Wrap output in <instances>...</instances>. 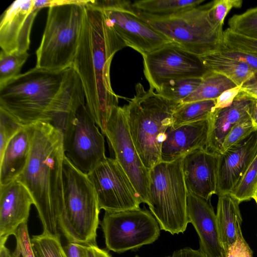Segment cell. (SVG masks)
Listing matches in <instances>:
<instances>
[{
  "mask_svg": "<svg viewBox=\"0 0 257 257\" xmlns=\"http://www.w3.org/2000/svg\"><path fill=\"white\" fill-rule=\"evenodd\" d=\"M187 214L199 236V249L208 257H223L216 214L210 200L188 191Z\"/></svg>",
  "mask_w": 257,
  "mask_h": 257,
  "instance_id": "cell-19",
  "label": "cell"
},
{
  "mask_svg": "<svg viewBox=\"0 0 257 257\" xmlns=\"http://www.w3.org/2000/svg\"><path fill=\"white\" fill-rule=\"evenodd\" d=\"M229 29L243 36L257 40V7L234 15L228 22Z\"/></svg>",
  "mask_w": 257,
  "mask_h": 257,
  "instance_id": "cell-32",
  "label": "cell"
},
{
  "mask_svg": "<svg viewBox=\"0 0 257 257\" xmlns=\"http://www.w3.org/2000/svg\"><path fill=\"white\" fill-rule=\"evenodd\" d=\"M240 0H215L210 3L208 9L209 17L212 22L218 27H222L224 20L232 8L242 6Z\"/></svg>",
  "mask_w": 257,
  "mask_h": 257,
  "instance_id": "cell-37",
  "label": "cell"
},
{
  "mask_svg": "<svg viewBox=\"0 0 257 257\" xmlns=\"http://www.w3.org/2000/svg\"><path fill=\"white\" fill-rule=\"evenodd\" d=\"M36 257V256H35Z\"/></svg>",
  "mask_w": 257,
  "mask_h": 257,
  "instance_id": "cell-50",
  "label": "cell"
},
{
  "mask_svg": "<svg viewBox=\"0 0 257 257\" xmlns=\"http://www.w3.org/2000/svg\"><path fill=\"white\" fill-rule=\"evenodd\" d=\"M216 99L182 103L173 114L172 125H179L209 119L215 111Z\"/></svg>",
  "mask_w": 257,
  "mask_h": 257,
  "instance_id": "cell-27",
  "label": "cell"
},
{
  "mask_svg": "<svg viewBox=\"0 0 257 257\" xmlns=\"http://www.w3.org/2000/svg\"><path fill=\"white\" fill-rule=\"evenodd\" d=\"M183 157L170 162L160 161L150 170L147 204L161 229L173 235L183 233L189 223Z\"/></svg>",
  "mask_w": 257,
  "mask_h": 257,
  "instance_id": "cell-8",
  "label": "cell"
},
{
  "mask_svg": "<svg viewBox=\"0 0 257 257\" xmlns=\"http://www.w3.org/2000/svg\"><path fill=\"white\" fill-rule=\"evenodd\" d=\"M114 152L115 159L128 176L142 203L147 204L150 170L144 165L129 131L122 107H114L103 134Z\"/></svg>",
  "mask_w": 257,
  "mask_h": 257,
  "instance_id": "cell-12",
  "label": "cell"
},
{
  "mask_svg": "<svg viewBox=\"0 0 257 257\" xmlns=\"http://www.w3.org/2000/svg\"><path fill=\"white\" fill-rule=\"evenodd\" d=\"M143 57L145 76L156 92L168 81L202 78L210 72L200 56L172 42Z\"/></svg>",
  "mask_w": 257,
  "mask_h": 257,
  "instance_id": "cell-11",
  "label": "cell"
},
{
  "mask_svg": "<svg viewBox=\"0 0 257 257\" xmlns=\"http://www.w3.org/2000/svg\"><path fill=\"white\" fill-rule=\"evenodd\" d=\"M236 85L226 77L210 71L202 78L198 88L183 103L216 99L224 91Z\"/></svg>",
  "mask_w": 257,
  "mask_h": 257,
  "instance_id": "cell-28",
  "label": "cell"
},
{
  "mask_svg": "<svg viewBox=\"0 0 257 257\" xmlns=\"http://www.w3.org/2000/svg\"><path fill=\"white\" fill-rule=\"evenodd\" d=\"M36 257H68L63 247L60 236L43 232L31 238Z\"/></svg>",
  "mask_w": 257,
  "mask_h": 257,
  "instance_id": "cell-30",
  "label": "cell"
},
{
  "mask_svg": "<svg viewBox=\"0 0 257 257\" xmlns=\"http://www.w3.org/2000/svg\"><path fill=\"white\" fill-rule=\"evenodd\" d=\"M64 206L59 221L60 230L68 242L96 244L100 207L93 186L87 175L64 157Z\"/></svg>",
  "mask_w": 257,
  "mask_h": 257,
  "instance_id": "cell-6",
  "label": "cell"
},
{
  "mask_svg": "<svg viewBox=\"0 0 257 257\" xmlns=\"http://www.w3.org/2000/svg\"><path fill=\"white\" fill-rule=\"evenodd\" d=\"M202 78H187L168 81L156 92L170 100L183 103L199 86Z\"/></svg>",
  "mask_w": 257,
  "mask_h": 257,
  "instance_id": "cell-29",
  "label": "cell"
},
{
  "mask_svg": "<svg viewBox=\"0 0 257 257\" xmlns=\"http://www.w3.org/2000/svg\"><path fill=\"white\" fill-rule=\"evenodd\" d=\"M34 124L24 126L8 143L0 157V186L15 180L27 165L31 148Z\"/></svg>",
  "mask_w": 257,
  "mask_h": 257,
  "instance_id": "cell-23",
  "label": "cell"
},
{
  "mask_svg": "<svg viewBox=\"0 0 257 257\" xmlns=\"http://www.w3.org/2000/svg\"><path fill=\"white\" fill-rule=\"evenodd\" d=\"M170 257H208L201 250L189 247L182 248L173 252Z\"/></svg>",
  "mask_w": 257,
  "mask_h": 257,
  "instance_id": "cell-44",
  "label": "cell"
},
{
  "mask_svg": "<svg viewBox=\"0 0 257 257\" xmlns=\"http://www.w3.org/2000/svg\"><path fill=\"white\" fill-rule=\"evenodd\" d=\"M252 199H253L255 200V201L257 204V188L255 189V192L253 194V195L252 196Z\"/></svg>",
  "mask_w": 257,
  "mask_h": 257,
  "instance_id": "cell-48",
  "label": "cell"
},
{
  "mask_svg": "<svg viewBox=\"0 0 257 257\" xmlns=\"http://www.w3.org/2000/svg\"><path fill=\"white\" fill-rule=\"evenodd\" d=\"M240 90L257 98V74L245 82L241 86Z\"/></svg>",
  "mask_w": 257,
  "mask_h": 257,
  "instance_id": "cell-45",
  "label": "cell"
},
{
  "mask_svg": "<svg viewBox=\"0 0 257 257\" xmlns=\"http://www.w3.org/2000/svg\"><path fill=\"white\" fill-rule=\"evenodd\" d=\"M16 245L12 257H35L30 237L27 223L21 224L14 235Z\"/></svg>",
  "mask_w": 257,
  "mask_h": 257,
  "instance_id": "cell-38",
  "label": "cell"
},
{
  "mask_svg": "<svg viewBox=\"0 0 257 257\" xmlns=\"http://www.w3.org/2000/svg\"><path fill=\"white\" fill-rule=\"evenodd\" d=\"M257 188V153L230 194L240 203L249 200Z\"/></svg>",
  "mask_w": 257,
  "mask_h": 257,
  "instance_id": "cell-31",
  "label": "cell"
},
{
  "mask_svg": "<svg viewBox=\"0 0 257 257\" xmlns=\"http://www.w3.org/2000/svg\"><path fill=\"white\" fill-rule=\"evenodd\" d=\"M251 96L240 90L232 103L216 108L209 118L206 149L220 154L223 140L231 128L248 114Z\"/></svg>",
  "mask_w": 257,
  "mask_h": 257,
  "instance_id": "cell-21",
  "label": "cell"
},
{
  "mask_svg": "<svg viewBox=\"0 0 257 257\" xmlns=\"http://www.w3.org/2000/svg\"><path fill=\"white\" fill-rule=\"evenodd\" d=\"M135 257H140V256L138 255H136ZM165 257H170V256H165Z\"/></svg>",
  "mask_w": 257,
  "mask_h": 257,
  "instance_id": "cell-49",
  "label": "cell"
},
{
  "mask_svg": "<svg viewBox=\"0 0 257 257\" xmlns=\"http://www.w3.org/2000/svg\"><path fill=\"white\" fill-rule=\"evenodd\" d=\"M62 133L65 157L83 174L87 175L106 158L103 135L86 104L68 120Z\"/></svg>",
  "mask_w": 257,
  "mask_h": 257,
  "instance_id": "cell-10",
  "label": "cell"
},
{
  "mask_svg": "<svg viewBox=\"0 0 257 257\" xmlns=\"http://www.w3.org/2000/svg\"><path fill=\"white\" fill-rule=\"evenodd\" d=\"M256 131L248 114L235 124L228 133L223 140L220 154L244 141Z\"/></svg>",
  "mask_w": 257,
  "mask_h": 257,
  "instance_id": "cell-34",
  "label": "cell"
},
{
  "mask_svg": "<svg viewBox=\"0 0 257 257\" xmlns=\"http://www.w3.org/2000/svg\"><path fill=\"white\" fill-rule=\"evenodd\" d=\"M136 93L122 106L132 139L145 166L150 170L161 161V151L173 114L182 103L167 99L140 83Z\"/></svg>",
  "mask_w": 257,
  "mask_h": 257,
  "instance_id": "cell-4",
  "label": "cell"
},
{
  "mask_svg": "<svg viewBox=\"0 0 257 257\" xmlns=\"http://www.w3.org/2000/svg\"><path fill=\"white\" fill-rule=\"evenodd\" d=\"M85 6L100 11L134 9L131 2L124 0H88Z\"/></svg>",
  "mask_w": 257,
  "mask_h": 257,
  "instance_id": "cell-39",
  "label": "cell"
},
{
  "mask_svg": "<svg viewBox=\"0 0 257 257\" xmlns=\"http://www.w3.org/2000/svg\"><path fill=\"white\" fill-rule=\"evenodd\" d=\"M32 204L30 193L18 180L0 186V244H5L21 224L27 223Z\"/></svg>",
  "mask_w": 257,
  "mask_h": 257,
  "instance_id": "cell-17",
  "label": "cell"
},
{
  "mask_svg": "<svg viewBox=\"0 0 257 257\" xmlns=\"http://www.w3.org/2000/svg\"><path fill=\"white\" fill-rule=\"evenodd\" d=\"M0 257H12V253L5 244H0Z\"/></svg>",
  "mask_w": 257,
  "mask_h": 257,
  "instance_id": "cell-47",
  "label": "cell"
},
{
  "mask_svg": "<svg viewBox=\"0 0 257 257\" xmlns=\"http://www.w3.org/2000/svg\"><path fill=\"white\" fill-rule=\"evenodd\" d=\"M218 157L206 148L184 156L182 170L188 191L207 200L216 194Z\"/></svg>",
  "mask_w": 257,
  "mask_h": 257,
  "instance_id": "cell-16",
  "label": "cell"
},
{
  "mask_svg": "<svg viewBox=\"0 0 257 257\" xmlns=\"http://www.w3.org/2000/svg\"><path fill=\"white\" fill-rule=\"evenodd\" d=\"M101 226L107 248L121 253L156 241L160 225L151 211L138 209L105 211Z\"/></svg>",
  "mask_w": 257,
  "mask_h": 257,
  "instance_id": "cell-9",
  "label": "cell"
},
{
  "mask_svg": "<svg viewBox=\"0 0 257 257\" xmlns=\"http://www.w3.org/2000/svg\"><path fill=\"white\" fill-rule=\"evenodd\" d=\"M200 58L209 71L226 77L236 86H241L256 74L245 63L225 56L219 52Z\"/></svg>",
  "mask_w": 257,
  "mask_h": 257,
  "instance_id": "cell-25",
  "label": "cell"
},
{
  "mask_svg": "<svg viewBox=\"0 0 257 257\" xmlns=\"http://www.w3.org/2000/svg\"><path fill=\"white\" fill-rule=\"evenodd\" d=\"M240 202L230 193L218 196L216 213L219 237L223 253L236 240L241 231L242 221L239 209Z\"/></svg>",
  "mask_w": 257,
  "mask_h": 257,
  "instance_id": "cell-24",
  "label": "cell"
},
{
  "mask_svg": "<svg viewBox=\"0 0 257 257\" xmlns=\"http://www.w3.org/2000/svg\"><path fill=\"white\" fill-rule=\"evenodd\" d=\"M28 52L7 53L1 51L0 53V87L18 75L29 57Z\"/></svg>",
  "mask_w": 257,
  "mask_h": 257,
  "instance_id": "cell-33",
  "label": "cell"
},
{
  "mask_svg": "<svg viewBox=\"0 0 257 257\" xmlns=\"http://www.w3.org/2000/svg\"><path fill=\"white\" fill-rule=\"evenodd\" d=\"M85 104L81 81L71 65L65 70L62 86L55 100L51 123L62 133L68 120Z\"/></svg>",
  "mask_w": 257,
  "mask_h": 257,
  "instance_id": "cell-22",
  "label": "cell"
},
{
  "mask_svg": "<svg viewBox=\"0 0 257 257\" xmlns=\"http://www.w3.org/2000/svg\"><path fill=\"white\" fill-rule=\"evenodd\" d=\"M204 0H142L132 4L137 11L156 16H169L201 5Z\"/></svg>",
  "mask_w": 257,
  "mask_h": 257,
  "instance_id": "cell-26",
  "label": "cell"
},
{
  "mask_svg": "<svg viewBox=\"0 0 257 257\" xmlns=\"http://www.w3.org/2000/svg\"><path fill=\"white\" fill-rule=\"evenodd\" d=\"M125 47L103 12L85 6L82 33L72 65L81 81L87 109L103 135L113 108L118 105L111 85V63L114 54Z\"/></svg>",
  "mask_w": 257,
  "mask_h": 257,
  "instance_id": "cell-1",
  "label": "cell"
},
{
  "mask_svg": "<svg viewBox=\"0 0 257 257\" xmlns=\"http://www.w3.org/2000/svg\"><path fill=\"white\" fill-rule=\"evenodd\" d=\"M66 69L54 71L35 67L20 74L0 87V108L24 126L51 123Z\"/></svg>",
  "mask_w": 257,
  "mask_h": 257,
  "instance_id": "cell-3",
  "label": "cell"
},
{
  "mask_svg": "<svg viewBox=\"0 0 257 257\" xmlns=\"http://www.w3.org/2000/svg\"><path fill=\"white\" fill-rule=\"evenodd\" d=\"M225 257H253L252 251L240 232L236 241L229 247Z\"/></svg>",
  "mask_w": 257,
  "mask_h": 257,
  "instance_id": "cell-40",
  "label": "cell"
},
{
  "mask_svg": "<svg viewBox=\"0 0 257 257\" xmlns=\"http://www.w3.org/2000/svg\"><path fill=\"white\" fill-rule=\"evenodd\" d=\"M86 2L70 0L48 8L45 30L36 53V67L59 71L72 65L81 38Z\"/></svg>",
  "mask_w": 257,
  "mask_h": 257,
  "instance_id": "cell-5",
  "label": "cell"
},
{
  "mask_svg": "<svg viewBox=\"0 0 257 257\" xmlns=\"http://www.w3.org/2000/svg\"><path fill=\"white\" fill-rule=\"evenodd\" d=\"M64 157L62 132L50 122L34 124L29 157L16 179L30 193L43 232L58 236L59 221L64 206Z\"/></svg>",
  "mask_w": 257,
  "mask_h": 257,
  "instance_id": "cell-2",
  "label": "cell"
},
{
  "mask_svg": "<svg viewBox=\"0 0 257 257\" xmlns=\"http://www.w3.org/2000/svg\"><path fill=\"white\" fill-rule=\"evenodd\" d=\"M87 177L93 186L100 209L119 211L140 208L142 202L139 195L115 159L106 157Z\"/></svg>",
  "mask_w": 257,
  "mask_h": 257,
  "instance_id": "cell-13",
  "label": "cell"
},
{
  "mask_svg": "<svg viewBox=\"0 0 257 257\" xmlns=\"http://www.w3.org/2000/svg\"><path fill=\"white\" fill-rule=\"evenodd\" d=\"M210 3L169 16H156L136 11L153 29L186 50L202 57L225 46L222 27L216 26L208 13Z\"/></svg>",
  "mask_w": 257,
  "mask_h": 257,
  "instance_id": "cell-7",
  "label": "cell"
},
{
  "mask_svg": "<svg viewBox=\"0 0 257 257\" xmlns=\"http://www.w3.org/2000/svg\"><path fill=\"white\" fill-rule=\"evenodd\" d=\"M40 10L34 0H17L5 11L0 22L2 51L7 53L27 52L33 24Z\"/></svg>",
  "mask_w": 257,
  "mask_h": 257,
  "instance_id": "cell-15",
  "label": "cell"
},
{
  "mask_svg": "<svg viewBox=\"0 0 257 257\" xmlns=\"http://www.w3.org/2000/svg\"><path fill=\"white\" fill-rule=\"evenodd\" d=\"M209 119L174 126L166 130L161 151V161L170 162L197 149L206 148Z\"/></svg>",
  "mask_w": 257,
  "mask_h": 257,
  "instance_id": "cell-20",
  "label": "cell"
},
{
  "mask_svg": "<svg viewBox=\"0 0 257 257\" xmlns=\"http://www.w3.org/2000/svg\"><path fill=\"white\" fill-rule=\"evenodd\" d=\"M224 43L228 49L257 55V40L236 34L229 28L223 32Z\"/></svg>",
  "mask_w": 257,
  "mask_h": 257,
  "instance_id": "cell-36",
  "label": "cell"
},
{
  "mask_svg": "<svg viewBox=\"0 0 257 257\" xmlns=\"http://www.w3.org/2000/svg\"><path fill=\"white\" fill-rule=\"evenodd\" d=\"M106 21L126 46L143 56L171 42L132 10L102 11Z\"/></svg>",
  "mask_w": 257,
  "mask_h": 257,
  "instance_id": "cell-14",
  "label": "cell"
},
{
  "mask_svg": "<svg viewBox=\"0 0 257 257\" xmlns=\"http://www.w3.org/2000/svg\"><path fill=\"white\" fill-rule=\"evenodd\" d=\"M241 86L234 87L224 91L216 99V108H222L230 106L238 94Z\"/></svg>",
  "mask_w": 257,
  "mask_h": 257,
  "instance_id": "cell-42",
  "label": "cell"
},
{
  "mask_svg": "<svg viewBox=\"0 0 257 257\" xmlns=\"http://www.w3.org/2000/svg\"><path fill=\"white\" fill-rule=\"evenodd\" d=\"M218 52L225 56L245 63L257 74V55L232 50L225 46Z\"/></svg>",
  "mask_w": 257,
  "mask_h": 257,
  "instance_id": "cell-41",
  "label": "cell"
},
{
  "mask_svg": "<svg viewBox=\"0 0 257 257\" xmlns=\"http://www.w3.org/2000/svg\"><path fill=\"white\" fill-rule=\"evenodd\" d=\"M23 127L10 113L0 108V157L9 142Z\"/></svg>",
  "mask_w": 257,
  "mask_h": 257,
  "instance_id": "cell-35",
  "label": "cell"
},
{
  "mask_svg": "<svg viewBox=\"0 0 257 257\" xmlns=\"http://www.w3.org/2000/svg\"><path fill=\"white\" fill-rule=\"evenodd\" d=\"M248 114L254 126L257 130V98L251 97Z\"/></svg>",
  "mask_w": 257,
  "mask_h": 257,
  "instance_id": "cell-46",
  "label": "cell"
},
{
  "mask_svg": "<svg viewBox=\"0 0 257 257\" xmlns=\"http://www.w3.org/2000/svg\"><path fill=\"white\" fill-rule=\"evenodd\" d=\"M81 257H111L108 252L97 244H81Z\"/></svg>",
  "mask_w": 257,
  "mask_h": 257,
  "instance_id": "cell-43",
  "label": "cell"
},
{
  "mask_svg": "<svg viewBox=\"0 0 257 257\" xmlns=\"http://www.w3.org/2000/svg\"><path fill=\"white\" fill-rule=\"evenodd\" d=\"M257 153V131L219 154L216 194L230 193Z\"/></svg>",
  "mask_w": 257,
  "mask_h": 257,
  "instance_id": "cell-18",
  "label": "cell"
}]
</instances>
